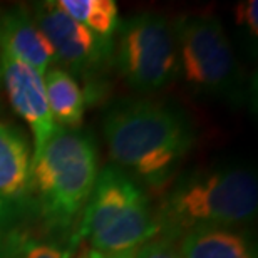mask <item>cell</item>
Returning a JSON list of instances; mask_svg holds the SVG:
<instances>
[{
    "mask_svg": "<svg viewBox=\"0 0 258 258\" xmlns=\"http://www.w3.org/2000/svg\"><path fill=\"white\" fill-rule=\"evenodd\" d=\"M104 138L116 166L153 188L171 178L195 143V127L176 106L122 99L107 109Z\"/></svg>",
    "mask_w": 258,
    "mask_h": 258,
    "instance_id": "6da1fadb",
    "label": "cell"
},
{
    "mask_svg": "<svg viewBox=\"0 0 258 258\" xmlns=\"http://www.w3.org/2000/svg\"><path fill=\"white\" fill-rule=\"evenodd\" d=\"M258 208L255 173L238 164L206 168L183 176L169 189L158 213L161 235L179 240L201 226L248 223Z\"/></svg>",
    "mask_w": 258,
    "mask_h": 258,
    "instance_id": "7a4b0ae2",
    "label": "cell"
},
{
    "mask_svg": "<svg viewBox=\"0 0 258 258\" xmlns=\"http://www.w3.org/2000/svg\"><path fill=\"white\" fill-rule=\"evenodd\" d=\"M159 231L158 213L153 211L143 186L112 164L97 173L71 250L87 240L92 250L102 253L136 251Z\"/></svg>",
    "mask_w": 258,
    "mask_h": 258,
    "instance_id": "3957f363",
    "label": "cell"
},
{
    "mask_svg": "<svg viewBox=\"0 0 258 258\" xmlns=\"http://www.w3.org/2000/svg\"><path fill=\"white\" fill-rule=\"evenodd\" d=\"M97 173V148L91 134L55 126L44 151L30 164V186L50 226L67 228L84 211Z\"/></svg>",
    "mask_w": 258,
    "mask_h": 258,
    "instance_id": "277c9868",
    "label": "cell"
},
{
    "mask_svg": "<svg viewBox=\"0 0 258 258\" xmlns=\"http://www.w3.org/2000/svg\"><path fill=\"white\" fill-rule=\"evenodd\" d=\"M173 32L183 76L200 94L240 99L241 72L225 27L211 14H186L174 20Z\"/></svg>",
    "mask_w": 258,
    "mask_h": 258,
    "instance_id": "5b68a950",
    "label": "cell"
},
{
    "mask_svg": "<svg viewBox=\"0 0 258 258\" xmlns=\"http://www.w3.org/2000/svg\"><path fill=\"white\" fill-rule=\"evenodd\" d=\"M116 60L122 77L138 92H156L178 72L173 25L159 14H139L117 25Z\"/></svg>",
    "mask_w": 258,
    "mask_h": 258,
    "instance_id": "8992f818",
    "label": "cell"
},
{
    "mask_svg": "<svg viewBox=\"0 0 258 258\" xmlns=\"http://www.w3.org/2000/svg\"><path fill=\"white\" fill-rule=\"evenodd\" d=\"M34 24L52 45L55 60L72 71H87L111 55L112 40L97 37L60 7L59 2H39Z\"/></svg>",
    "mask_w": 258,
    "mask_h": 258,
    "instance_id": "52a82bcc",
    "label": "cell"
},
{
    "mask_svg": "<svg viewBox=\"0 0 258 258\" xmlns=\"http://www.w3.org/2000/svg\"><path fill=\"white\" fill-rule=\"evenodd\" d=\"M0 69L14 111L27 122L34 136V158L44 151L55 131L45 97L44 77L22 60L0 50ZM30 159V161H32Z\"/></svg>",
    "mask_w": 258,
    "mask_h": 258,
    "instance_id": "ba28073f",
    "label": "cell"
},
{
    "mask_svg": "<svg viewBox=\"0 0 258 258\" xmlns=\"http://www.w3.org/2000/svg\"><path fill=\"white\" fill-rule=\"evenodd\" d=\"M0 50L30 66L42 77L55 62L52 45L24 7L0 10Z\"/></svg>",
    "mask_w": 258,
    "mask_h": 258,
    "instance_id": "9c48e42d",
    "label": "cell"
},
{
    "mask_svg": "<svg viewBox=\"0 0 258 258\" xmlns=\"http://www.w3.org/2000/svg\"><path fill=\"white\" fill-rule=\"evenodd\" d=\"M183 258H256L250 236L235 228L201 226L179 236Z\"/></svg>",
    "mask_w": 258,
    "mask_h": 258,
    "instance_id": "30bf717a",
    "label": "cell"
},
{
    "mask_svg": "<svg viewBox=\"0 0 258 258\" xmlns=\"http://www.w3.org/2000/svg\"><path fill=\"white\" fill-rule=\"evenodd\" d=\"M30 148L19 127L0 122V203L19 200L30 186Z\"/></svg>",
    "mask_w": 258,
    "mask_h": 258,
    "instance_id": "8fae6325",
    "label": "cell"
},
{
    "mask_svg": "<svg viewBox=\"0 0 258 258\" xmlns=\"http://www.w3.org/2000/svg\"><path fill=\"white\" fill-rule=\"evenodd\" d=\"M44 87L55 126L81 129L84 121L86 97L74 77L64 69H49L44 76Z\"/></svg>",
    "mask_w": 258,
    "mask_h": 258,
    "instance_id": "7c38bea8",
    "label": "cell"
},
{
    "mask_svg": "<svg viewBox=\"0 0 258 258\" xmlns=\"http://www.w3.org/2000/svg\"><path fill=\"white\" fill-rule=\"evenodd\" d=\"M59 5L97 37L112 40L119 25L114 0H60Z\"/></svg>",
    "mask_w": 258,
    "mask_h": 258,
    "instance_id": "4fadbf2b",
    "label": "cell"
},
{
    "mask_svg": "<svg viewBox=\"0 0 258 258\" xmlns=\"http://www.w3.org/2000/svg\"><path fill=\"white\" fill-rule=\"evenodd\" d=\"M134 258H183L178 248V240L166 235H158L148 240L134 251Z\"/></svg>",
    "mask_w": 258,
    "mask_h": 258,
    "instance_id": "5bb4252c",
    "label": "cell"
},
{
    "mask_svg": "<svg viewBox=\"0 0 258 258\" xmlns=\"http://www.w3.org/2000/svg\"><path fill=\"white\" fill-rule=\"evenodd\" d=\"M20 258H71V250H62L55 245L42 243L32 238L19 243Z\"/></svg>",
    "mask_w": 258,
    "mask_h": 258,
    "instance_id": "9a60e30c",
    "label": "cell"
},
{
    "mask_svg": "<svg viewBox=\"0 0 258 258\" xmlns=\"http://www.w3.org/2000/svg\"><path fill=\"white\" fill-rule=\"evenodd\" d=\"M256 0H248V2H241L235 7V20L236 24L246 25L248 32L251 35L258 34V17H256Z\"/></svg>",
    "mask_w": 258,
    "mask_h": 258,
    "instance_id": "2e32d148",
    "label": "cell"
},
{
    "mask_svg": "<svg viewBox=\"0 0 258 258\" xmlns=\"http://www.w3.org/2000/svg\"><path fill=\"white\" fill-rule=\"evenodd\" d=\"M79 258H134V251H124V253H102V251L89 248Z\"/></svg>",
    "mask_w": 258,
    "mask_h": 258,
    "instance_id": "e0dca14e",
    "label": "cell"
}]
</instances>
